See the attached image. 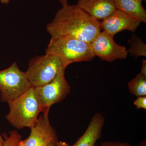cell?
<instances>
[{
	"mask_svg": "<svg viewBox=\"0 0 146 146\" xmlns=\"http://www.w3.org/2000/svg\"><path fill=\"white\" fill-rule=\"evenodd\" d=\"M11 0H0L1 3L3 4H7L10 2Z\"/></svg>",
	"mask_w": 146,
	"mask_h": 146,
	"instance_id": "22",
	"label": "cell"
},
{
	"mask_svg": "<svg viewBox=\"0 0 146 146\" xmlns=\"http://www.w3.org/2000/svg\"><path fill=\"white\" fill-rule=\"evenodd\" d=\"M105 121V118L102 113H95L84 133L70 146H96L97 141L101 137Z\"/></svg>",
	"mask_w": 146,
	"mask_h": 146,
	"instance_id": "11",
	"label": "cell"
},
{
	"mask_svg": "<svg viewBox=\"0 0 146 146\" xmlns=\"http://www.w3.org/2000/svg\"><path fill=\"white\" fill-rule=\"evenodd\" d=\"M8 104L9 111L6 119L18 129L31 127L36 122L39 114L43 111L34 88L32 87Z\"/></svg>",
	"mask_w": 146,
	"mask_h": 146,
	"instance_id": "2",
	"label": "cell"
},
{
	"mask_svg": "<svg viewBox=\"0 0 146 146\" xmlns=\"http://www.w3.org/2000/svg\"><path fill=\"white\" fill-rule=\"evenodd\" d=\"M130 47L128 50V53L133 57L137 58L146 56V45L141 38L133 35L129 40Z\"/></svg>",
	"mask_w": 146,
	"mask_h": 146,
	"instance_id": "14",
	"label": "cell"
},
{
	"mask_svg": "<svg viewBox=\"0 0 146 146\" xmlns=\"http://www.w3.org/2000/svg\"><path fill=\"white\" fill-rule=\"evenodd\" d=\"M65 70L59 72L49 83L34 88L43 108L42 112H49L52 105L60 102L70 93L71 86L65 78Z\"/></svg>",
	"mask_w": 146,
	"mask_h": 146,
	"instance_id": "6",
	"label": "cell"
},
{
	"mask_svg": "<svg viewBox=\"0 0 146 146\" xmlns=\"http://www.w3.org/2000/svg\"><path fill=\"white\" fill-rule=\"evenodd\" d=\"M133 104L137 109H143L146 110V96L137 97L133 102Z\"/></svg>",
	"mask_w": 146,
	"mask_h": 146,
	"instance_id": "16",
	"label": "cell"
},
{
	"mask_svg": "<svg viewBox=\"0 0 146 146\" xmlns=\"http://www.w3.org/2000/svg\"><path fill=\"white\" fill-rule=\"evenodd\" d=\"M9 136L6 133H3L2 136L4 139L3 146H19L20 141L22 140V136L16 130L13 129L9 131Z\"/></svg>",
	"mask_w": 146,
	"mask_h": 146,
	"instance_id": "15",
	"label": "cell"
},
{
	"mask_svg": "<svg viewBox=\"0 0 146 146\" xmlns=\"http://www.w3.org/2000/svg\"><path fill=\"white\" fill-rule=\"evenodd\" d=\"M141 1H146V0H141Z\"/></svg>",
	"mask_w": 146,
	"mask_h": 146,
	"instance_id": "24",
	"label": "cell"
},
{
	"mask_svg": "<svg viewBox=\"0 0 146 146\" xmlns=\"http://www.w3.org/2000/svg\"><path fill=\"white\" fill-rule=\"evenodd\" d=\"M96 146H99L98 145V144H96Z\"/></svg>",
	"mask_w": 146,
	"mask_h": 146,
	"instance_id": "23",
	"label": "cell"
},
{
	"mask_svg": "<svg viewBox=\"0 0 146 146\" xmlns=\"http://www.w3.org/2000/svg\"><path fill=\"white\" fill-rule=\"evenodd\" d=\"M77 5L98 21L103 20L117 9L115 0H78Z\"/></svg>",
	"mask_w": 146,
	"mask_h": 146,
	"instance_id": "10",
	"label": "cell"
},
{
	"mask_svg": "<svg viewBox=\"0 0 146 146\" xmlns=\"http://www.w3.org/2000/svg\"><path fill=\"white\" fill-rule=\"evenodd\" d=\"M116 8L141 22L146 23V11L141 0H115Z\"/></svg>",
	"mask_w": 146,
	"mask_h": 146,
	"instance_id": "12",
	"label": "cell"
},
{
	"mask_svg": "<svg viewBox=\"0 0 146 146\" xmlns=\"http://www.w3.org/2000/svg\"><path fill=\"white\" fill-rule=\"evenodd\" d=\"M56 146H70V145L66 142L60 141L58 142V144Z\"/></svg>",
	"mask_w": 146,
	"mask_h": 146,
	"instance_id": "18",
	"label": "cell"
},
{
	"mask_svg": "<svg viewBox=\"0 0 146 146\" xmlns=\"http://www.w3.org/2000/svg\"><path fill=\"white\" fill-rule=\"evenodd\" d=\"M128 86L130 94L137 97L146 96V60H143L141 72L129 82Z\"/></svg>",
	"mask_w": 146,
	"mask_h": 146,
	"instance_id": "13",
	"label": "cell"
},
{
	"mask_svg": "<svg viewBox=\"0 0 146 146\" xmlns=\"http://www.w3.org/2000/svg\"><path fill=\"white\" fill-rule=\"evenodd\" d=\"M59 2L61 4V5L63 6L65 5L68 4V0H58Z\"/></svg>",
	"mask_w": 146,
	"mask_h": 146,
	"instance_id": "19",
	"label": "cell"
},
{
	"mask_svg": "<svg viewBox=\"0 0 146 146\" xmlns=\"http://www.w3.org/2000/svg\"><path fill=\"white\" fill-rule=\"evenodd\" d=\"M141 22L121 11L117 9L100 22L101 30L114 36L123 31L135 32Z\"/></svg>",
	"mask_w": 146,
	"mask_h": 146,
	"instance_id": "9",
	"label": "cell"
},
{
	"mask_svg": "<svg viewBox=\"0 0 146 146\" xmlns=\"http://www.w3.org/2000/svg\"><path fill=\"white\" fill-rule=\"evenodd\" d=\"M65 69L57 56L46 53L44 55L32 58L25 72L31 86L35 88L49 83L59 72Z\"/></svg>",
	"mask_w": 146,
	"mask_h": 146,
	"instance_id": "4",
	"label": "cell"
},
{
	"mask_svg": "<svg viewBox=\"0 0 146 146\" xmlns=\"http://www.w3.org/2000/svg\"><path fill=\"white\" fill-rule=\"evenodd\" d=\"M46 53L56 56L66 68L72 63L90 61L95 56L90 43L66 37H51Z\"/></svg>",
	"mask_w": 146,
	"mask_h": 146,
	"instance_id": "3",
	"label": "cell"
},
{
	"mask_svg": "<svg viewBox=\"0 0 146 146\" xmlns=\"http://www.w3.org/2000/svg\"><path fill=\"white\" fill-rule=\"evenodd\" d=\"M31 87L25 72L20 70L16 62L0 71V100L3 102L8 103Z\"/></svg>",
	"mask_w": 146,
	"mask_h": 146,
	"instance_id": "5",
	"label": "cell"
},
{
	"mask_svg": "<svg viewBox=\"0 0 146 146\" xmlns=\"http://www.w3.org/2000/svg\"><path fill=\"white\" fill-rule=\"evenodd\" d=\"M49 112H43L31 127L29 136L21 140L19 146H56L58 137L56 131L50 123Z\"/></svg>",
	"mask_w": 146,
	"mask_h": 146,
	"instance_id": "7",
	"label": "cell"
},
{
	"mask_svg": "<svg viewBox=\"0 0 146 146\" xmlns=\"http://www.w3.org/2000/svg\"><path fill=\"white\" fill-rule=\"evenodd\" d=\"M51 37H66L91 43L101 31L100 22L76 5H65L46 26Z\"/></svg>",
	"mask_w": 146,
	"mask_h": 146,
	"instance_id": "1",
	"label": "cell"
},
{
	"mask_svg": "<svg viewBox=\"0 0 146 146\" xmlns=\"http://www.w3.org/2000/svg\"><path fill=\"white\" fill-rule=\"evenodd\" d=\"M138 146H146V141L145 140L141 141L139 144Z\"/></svg>",
	"mask_w": 146,
	"mask_h": 146,
	"instance_id": "21",
	"label": "cell"
},
{
	"mask_svg": "<svg viewBox=\"0 0 146 146\" xmlns=\"http://www.w3.org/2000/svg\"><path fill=\"white\" fill-rule=\"evenodd\" d=\"M4 139L0 133V146H3Z\"/></svg>",
	"mask_w": 146,
	"mask_h": 146,
	"instance_id": "20",
	"label": "cell"
},
{
	"mask_svg": "<svg viewBox=\"0 0 146 146\" xmlns=\"http://www.w3.org/2000/svg\"><path fill=\"white\" fill-rule=\"evenodd\" d=\"M113 37L106 32H100L91 43L95 56L108 62L127 58L128 53L126 48L116 43Z\"/></svg>",
	"mask_w": 146,
	"mask_h": 146,
	"instance_id": "8",
	"label": "cell"
},
{
	"mask_svg": "<svg viewBox=\"0 0 146 146\" xmlns=\"http://www.w3.org/2000/svg\"><path fill=\"white\" fill-rule=\"evenodd\" d=\"M100 146H132L129 143L119 141H106L102 142Z\"/></svg>",
	"mask_w": 146,
	"mask_h": 146,
	"instance_id": "17",
	"label": "cell"
}]
</instances>
